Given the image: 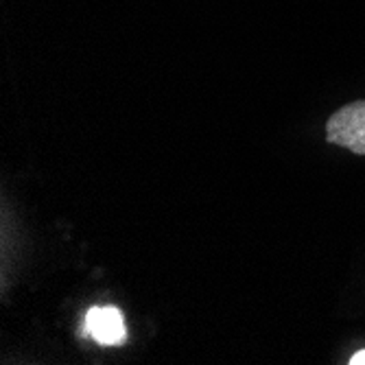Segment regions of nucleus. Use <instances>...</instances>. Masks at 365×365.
Instances as JSON below:
<instances>
[{
    "instance_id": "obj_3",
    "label": "nucleus",
    "mask_w": 365,
    "mask_h": 365,
    "mask_svg": "<svg viewBox=\"0 0 365 365\" xmlns=\"http://www.w3.org/2000/svg\"><path fill=\"white\" fill-rule=\"evenodd\" d=\"M348 363H350V365H361V363L365 365V350L356 352V354H354V356H352V359H350Z\"/></svg>"
},
{
    "instance_id": "obj_1",
    "label": "nucleus",
    "mask_w": 365,
    "mask_h": 365,
    "mask_svg": "<svg viewBox=\"0 0 365 365\" xmlns=\"http://www.w3.org/2000/svg\"><path fill=\"white\" fill-rule=\"evenodd\" d=\"M326 140L356 155H365V101L337 110L326 123Z\"/></svg>"
},
{
    "instance_id": "obj_2",
    "label": "nucleus",
    "mask_w": 365,
    "mask_h": 365,
    "mask_svg": "<svg viewBox=\"0 0 365 365\" xmlns=\"http://www.w3.org/2000/svg\"><path fill=\"white\" fill-rule=\"evenodd\" d=\"M83 337H92L96 344L101 346H118L127 339V328L123 313L116 307H92L86 313Z\"/></svg>"
}]
</instances>
